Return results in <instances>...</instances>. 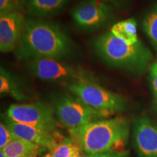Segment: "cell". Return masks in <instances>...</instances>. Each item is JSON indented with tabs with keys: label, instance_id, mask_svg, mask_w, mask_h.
Instances as JSON below:
<instances>
[{
	"label": "cell",
	"instance_id": "6da1fadb",
	"mask_svg": "<svg viewBox=\"0 0 157 157\" xmlns=\"http://www.w3.org/2000/svg\"><path fill=\"white\" fill-rule=\"evenodd\" d=\"M73 52V42L59 25L42 18H25L15 56L24 60L34 58L61 60Z\"/></svg>",
	"mask_w": 157,
	"mask_h": 157
},
{
	"label": "cell",
	"instance_id": "7a4b0ae2",
	"mask_svg": "<svg viewBox=\"0 0 157 157\" xmlns=\"http://www.w3.org/2000/svg\"><path fill=\"white\" fill-rule=\"evenodd\" d=\"M72 140L87 154L118 151L124 147L129 135V125L123 117L93 121L69 129Z\"/></svg>",
	"mask_w": 157,
	"mask_h": 157
},
{
	"label": "cell",
	"instance_id": "3957f363",
	"mask_svg": "<svg viewBox=\"0 0 157 157\" xmlns=\"http://www.w3.org/2000/svg\"><path fill=\"white\" fill-rule=\"evenodd\" d=\"M93 47L98 57L109 66L133 74L143 73L154 60L151 52L140 41L130 44L110 31L96 37Z\"/></svg>",
	"mask_w": 157,
	"mask_h": 157
},
{
	"label": "cell",
	"instance_id": "277c9868",
	"mask_svg": "<svg viewBox=\"0 0 157 157\" xmlns=\"http://www.w3.org/2000/svg\"><path fill=\"white\" fill-rule=\"evenodd\" d=\"M25 68L31 75L45 82L67 83L93 81V74L61 60L34 58L24 60Z\"/></svg>",
	"mask_w": 157,
	"mask_h": 157
},
{
	"label": "cell",
	"instance_id": "5b68a950",
	"mask_svg": "<svg viewBox=\"0 0 157 157\" xmlns=\"http://www.w3.org/2000/svg\"><path fill=\"white\" fill-rule=\"evenodd\" d=\"M67 89L74 96L98 111L113 115L127 108L125 100L93 81H81L69 84Z\"/></svg>",
	"mask_w": 157,
	"mask_h": 157
},
{
	"label": "cell",
	"instance_id": "8992f818",
	"mask_svg": "<svg viewBox=\"0 0 157 157\" xmlns=\"http://www.w3.org/2000/svg\"><path fill=\"white\" fill-rule=\"evenodd\" d=\"M56 117L59 122L68 129L107 119L109 113L92 108L76 96L64 95L55 103Z\"/></svg>",
	"mask_w": 157,
	"mask_h": 157
},
{
	"label": "cell",
	"instance_id": "52a82bcc",
	"mask_svg": "<svg viewBox=\"0 0 157 157\" xmlns=\"http://www.w3.org/2000/svg\"><path fill=\"white\" fill-rule=\"evenodd\" d=\"M7 117L16 122L31 125L49 132H55L57 127L52 109L41 102L13 104L7 109Z\"/></svg>",
	"mask_w": 157,
	"mask_h": 157
},
{
	"label": "cell",
	"instance_id": "ba28073f",
	"mask_svg": "<svg viewBox=\"0 0 157 157\" xmlns=\"http://www.w3.org/2000/svg\"><path fill=\"white\" fill-rule=\"evenodd\" d=\"M114 8L100 0H82L71 11L74 23L86 31L96 30L112 19Z\"/></svg>",
	"mask_w": 157,
	"mask_h": 157
},
{
	"label": "cell",
	"instance_id": "9c48e42d",
	"mask_svg": "<svg viewBox=\"0 0 157 157\" xmlns=\"http://www.w3.org/2000/svg\"><path fill=\"white\" fill-rule=\"evenodd\" d=\"M133 143L140 157H157V125L146 116L135 119Z\"/></svg>",
	"mask_w": 157,
	"mask_h": 157
},
{
	"label": "cell",
	"instance_id": "30bf717a",
	"mask_svg": "<svg viewBox=\"0 0 157 157\" xmlns=\"http://www.w3.org/2000/svg\"><path fill=\"white\" fill-rule=\"evenodd\" d=\"M5 124L17 138L29 141L50 151L54 149L64 137H57L54 132H49L37 127L16 122L9 118H5Z\"/></svg>",
	"mask_w": 157,
	"mask_h": 157
},
{
	"label": "cell",
	"instance_id": "8fae6325",
	"mask_svg": "<svg viewBox=\"0 0 157 157\" xmlns=\"http://www.w3.org/2000/svg\"><path fill=\"white\" fill-rule=\"evenodd\" d=\"M25 21L21 12L0 14V50L7 53L16 50Z\"/></svg>",
	"mask_w": 157,
	"mask_h": 157
},
{
	"label": "cell",
	"instance_id": "7c38bea8",
	"mask_svg": "<svg viewBox=\"0 0 157 157\" xmlns=\"http://www.w3.org/2000/svg\"><path fill=\"white\" fill-rule=\"evenodd\" d=\"M70 0H25V8L34 18L56 16L63 10Z\"/></svg>",
	"mask_w": 157,
	"mask_h": 157
},
{
	"label": "cell",
	"instance_id": "4fadbf2b",
	"mask_svg": "<svg viewBox=\"0 0 157 157\" xmlns=\"http://www.w3.org/2000/svg\"><path fill=\"white\" fill-rule=\"evenodd\" d=\"M0 94L2 97L7 95L17 101L27 100L18 81L3 67L0 68Z\"/></svg>",
	"mask_w": 157,
	"mask_h": 157
},
{
	"label": "cell",
	"instance_id": "5bb4252c",
	"mask_svg": "<svg viewBox=\"0 0 157 157\" xmlns=\"http://www.w3.org/2000/svg\"><path fill=\"white\" fill-rule=\"evenodd\" d=\"M109 31L113 36L130 44L140 42L137 34V23L134 18H128L116 23Z\"/></svg>",
	"mask_w": 157,
	"mask_h": 157
},
{
	"label": "cell",
	"instance_id": "9a60e30c",
	"mask_svg": "<svg viewBox=\"0 0 157 157\" xmlns=\"http://www.w3.org/2000/svg\"><path fill=\"white\" fill-rule=\"evenodd\" d=\"M41 148L42 147L29 141L15 137L1 150L5 157H23L39 152Z\"/></svg>",
	"mask_w": 157,
	"mask_h": 157
},
{
	"label": "cell",
	"instance_id": "2e32d148",
	"mask_svg": "<svg viewBox=\"0 0 157 157\" xmlns=\"http://www.w3.org/2000/svg\"><path fill=\"white\" fill-rule=\"evenodd\" d=\"M142 28L152 46L157 51V2L147 10L142 21Z\"/></svg>",
	"mask_w": 157,
	"mask_h": 157
},
{
	"label": "cell",
	"instance_id": "e0dca14e",
	"mask_svg": "<svg viewBox=\"0 0 157 157\" xmlns=\"http://www.w3.org/2000/svg\"><path fill=\"white\" fill-rule=\"evenodd\" d=\"M81 149L72 138L64 137L61 142L50 151L53 157H68L72 153ZM82 150V149H81Z\"/></svg>",
	"mask_w": 157,
	"mask_h": 157
},
{
	"label": "cell",
	"instance_id": "ac0fdd59",
	"mask_svg": "<svg viewBox=\"0 0 157 157\" xmlns=\"http://www.w3.org/2000/svg\"><path fill=\"white\" fill-rule=\"evenodd\" d=\"M25 0H0V14L21 12L25 7Z\"/></svg>",
	"mask_w": 157,
	"mask_h": 157
},
{
	"label": "cell",
	"instance_id": "d6986e66",
	"mask_svg": "<svg viewBox=\"0 0 157 157\" xmlns=\"http://www.w3.org/2000/svg\"><path fill=\"white\" fill-rule=\"evenodd\" d=\"M13 133L11 132L5 123L0 124V148L3 149L10 142L15 138Z\"/></svg>",
	"mask_w": 157,
	"mask_h": 157
},
{
	"label": "cell",
	"instance_id": "ffe728a7",
	"mask_svg": "<svg viewBox=\"0 0 157 157\" xmlns=\"http://www.w3.org/2000/svg\"><path fill=\"white\" fill-rule=\"evenodd\" d=\"M151 87L157 103V57L149 68Z\"/></svg>",
	"mask_w": 157,
	"mask_h": 157
},
{
	"label": "cell",
	"instance_id": "44dd1931",
	"mask_svg": "<svg viewBox=\"0 0 157 157\" xmlns=\"http://www.w3.org/2000/svg\"><path fill=\"white\" fill-rule=\"evenodd\" d=\"M100 1L112 6L114 9L121 10L127 8L130 3V0H100Z\"/></svg>",
	"mask_w": 157,
	"mask_h": 157
},
{
	"label": "cell",
	"instance_id": "7402d4cb",
	"mask_svg": "<svg viewBox=\"0 0 157 157\" xmlns=\"http://www.w3.org/2000/svg\"><path fill=\"white\" fill-rule=\"evenodd\" d=\"M84 157H127L124 153L119 151H110L98 154H87Z\"/></svg>",
	"mask_w": 157,
	"mask_h": 157
},
{
	"label": "cell",
	"instance_id": "603a6c76",
	"mask_svg": "<svg viewBox=\"0 0 157 157\" xmlns=\"http://www.w3.org/2000/svg\"><path fill=\"white\" fill-rule=\"evenodd\" d=\"M81 151H82V150H81V149L76 151L72 153V154H71L68 157H82L83 156H82L81 154Z\"/></svg>",
	"mask_w": 157,
	"mask_h": 157
},
{
	"label": "cell",
	"instance_id": "cb8c5ba5",
	"mask_svg": "<svg viewBox=\"0 0 157 157\" xmlns=\"http://www.w3.org/2000/svg\"><path fill=\"white\" fill-rule=\"evenodd\" d=\"M39 154V152H36V153H34V154H30L29 155V156H23V157H38Z\"/></svg>",
	"mask_w": 157,
	"mask_h": 157
},
{
	"label": "cell",
	"instance_id": "d4e9b609",
	"mask_svg": "<svg viewBox=\"0 0 157 157\" xmlns=\"http://www.w3.org/2000/svg\"><path fill=\"white\" fill-rule=\"evenodd\" d=\"M42 157H53V156H52V155L50 153H48V154L44 155V156H42Z\"/></svg>",
	"mask_w": 157,
	"mask_h": 157
},
{
	"label": "cell",
	"instance_id": "484cf974",
	"mask_svg": "<svg viewBox=\"0 0 157 157\" xmlns=\"http://www.w3.org/2000/svg\"><path fill=\"white\" fill-rule=\"evenodd\" d=\"M0 157H5V155L4 154V153L2 150H1V151H0Z\"/></svg>",
	"mask_w": 157,
	"mask_h": 157
},
{
	"label": "cell",
	"instance_id": "4316f807",
	"mask_svg": "<svg viewBox=\"0 0 157 157\" xmlns=\"http://www.w3.org/2000/svg\"><path fill=\"white\" fill-rule=\"evenodd\" d=\"M82 157H84V156H82Z\"/></svg>",
	"mask_w": 157,
	"mask_h": 157
}]
</instances>
